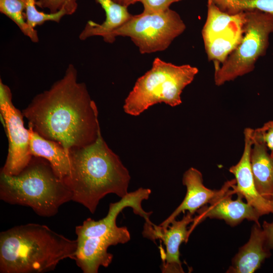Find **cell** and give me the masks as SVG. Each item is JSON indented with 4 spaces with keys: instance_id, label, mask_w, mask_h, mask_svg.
<instances>
[{
    "instance_id": "obj_16",
    "label": "cell",
    "mask_w": 273,
    "mask_h": 273,
    "mask_svg": "<svg viewBox=\"0 0 273 273\" xmlns=\"http://www.w3.org/2000/svg\"><path fill=\"white\" fill-rule=\"evenodd\" d=\"M268 151L263 143L253 141L250 163L257 191L264 198L273 200V156Z\"/></svg>"
},
{
    "instance_id": "obj_14",
    "label": "cell",
    "mask_w": 273,
    "mask_h": 273,
    "mask_svg": "<svg viewBox=\"0 0 273 273\" xmlns=\"http://www.w3.org/2000/svg\"><path fill=\"white\" fill-rule=\"evenodd\" d=\"M269 249L263 229L256 223L251 229L248 242L240 248L226 272H254L270 255Z\"/></svg>"
},
{
    "instance_id": "obj_13",
    "label": "cell",
    "mask_w": 273,
    "mask_h": 273,
    "mask_svg": "<svg viewBox=\"0 0 273 273\" xmlns=\"http://www.w3.org/2000/svg\"><path fill=\"white\" fill-rule=\"evenodd\" d=\"M183 184L187 188L186 196L181 204L159 226L167 229L171 222L181 212L188 211L193 215L200 208L209 203L221 192L206 188L203 185L201 172L191 167L184 174Z\"/></svg>"
},
{
    "instance_id": "obj_24",
    "label": "cell",
    "mask_w": 273,
    "mask_h": 273,
    "mask_svg": "<svg viewBox=\"0 0 273 273\" xmlns=\"http://www.w3.org/2000/svg\"><path fill=\"white\" fill-rule=\"evenodd\" d=\"M253 141L263 143L269 151L273 152V120L264 123L259 128L252 132Z\"/></svg>"
},
{
    "instance_id": "obj_15",
    "label": "cell",
    "mask_w": 273,
    "mask_h": 273,
    "mask_svg": "<svg viewBox=\"0 0 273 273\" xmlns=\"http://www.w3.org/2000/svg\"><path fill=\"white\" fill-rule=\"evenodd\" d=\"M28 130L31 155L48 160L58 176L64 180L70 172L69 152L58 142L44 138L31 127L28 126Z\"/></svg>"
},
{
    "instance_id": "obj_12",
    "label": "cell",
    "mask_w": 273,
    "mask_h": 273,
    "mask_svg": "<svg viewBox=\"0 0 273 273\" xmlns=\"http://www.w3.org/2000/svg\"><path fill=\"white\" fill-rule=\"evenodd\" d=\"M253 129L246 128L244 133V151L239 161L231 166L229 171L233 173L236 184L233 187L236 194L241 195L259 213L260 215L273 213V200L263 197L257 191L253 177L250 163V153L253 145Z\"/></svg>"
},
{
    "instance_id": "obj_19",
    "label": "cell",
    "mask_w": 273,
    "mask_h": 273,
    "mask_svg": "<svg viewBox=\"0 0 273 273\" xmlns=\"http://www.w3.org/2000/svg\"><path fill=\"white\" fill-rule=\"evenodd\" d=\"M243 37V29L203 39L208 58L214 63H223L237 48Z\"/></svg>"
},
{
    "instance_id": "obj_23",
    "label": "cell",
    "mask_w": 273,
    "mask_h": 273,
    "mask_svg": "<svg viewBox=\"0 0 273 273\" xmlns=\"http://www.w3.org/2000/svg\"><path fill=\"white\" fill-rule=\"evenodd\" d=\"M36 5L49 9L50 13L64 10L69 15L73 14L77 8V0H36Z\"/></svg>"
},
{
    "instance_id": "obj_27",
    "label": "cell",
    "mask_w": 273,
    "mask_h": 273,
    "mask_svg": "<svg viewBox=\"0 0 273 273\" xmlns=\"http://www.w3.org/2000/svg\"><path fill=\"white\" fill-rule=\"evenodd\" d=\"M115 3L121 5L123 6L127 7L131 4H133L135 3L140 2V0H113Z\"/></svg>"
},
{
    "instance_id": "obj_11",
    "label": "cell",
    "mask_w": 273,
    "mask_h": 273,
    "mask_svg": "<svg viewBox=\"0 0 273 273\" xmlns=\"http://www.w3.org/2000/svg\"><path fill=\"white\" fill-rule=\"evenodd\" d=\"M193 215L188 212L181 220H173L167 229L155 224H145L143 236L153 241L161 239L165 246L166 252L162 257V272H184L179 259V248L183 242L187 241L189 236L187 226L193 221Z\"/></svg>"
},
{
    "instance_id": "obj_10",
    "label": "cell",
    "mask_w": 273,
    "mask_h": 273,
    "mask_svg": "<svg viewBox=\"0 0 273 273\" xmlns=\"http://www.w3.org/2000/svg\"><path fill=\"white\" fill-rule=\"evenodd\" d=\"M236 182L235 179L225 182L220 193L209 203V206H204L197 211L198 215L194 218L193 225L188 230L189 235L196 225L207 217L223 219L231 226L246 219L260 225V214L252 206L243 201L241 195L237 194V199H232V195L236 194L233 187Z\"/></svg>"
},
{
    "instance_id": "obj_18",
    "label": "cell",
    "mask_w": 273,
    "mask_h": 273,
    "mask_svg": "<svg viewBox=\"0 0 273 273\" xmlns=\"http://www.w3.org/2000/svg\"><path fill=\"white\" fill-rule=\"evenodd\" d=\"M207 8V19L202 31L203 39L243 29L245 12L230 15L221 11L209 0Z\"/></svg>"
},
{
    "instance_id": "obj_6",
    "label": "cell",
    "mask_w": 273,
    "mask_h": 273,
    "mask_svg": "<svg viewBox=\"0 0 273 273\" xmlns=\"http://www.w3.org/2000/svg\"><path fill=\"white\" fill-rule=\"evenodd\" d=\"M130 206V200L122 198L110 204L105 217L97 221L88 218L75 227L77 245L74 260L83 273H97L100 266L108 267L113 258L108 248L130 240L127 228L116 224L118 214Z\"/></svg>"
},
{
    "instance_id": "obj_2",
    "label": "cell",
    "mask_w": 273,
    "mask_h": 273,
    "mask_svg": "<svg viewBox=\"0 0 273 273\" xmlns=\"http://www.w3.org/2000/svg\"><path fill=\"white\" fill-rule=\"evenodd\" d=\"M70 174L63 181L72 193V201L94 213L100 201L114 194L127 193L130 176L119 156L108 147L101 130L93 143L69 151Z\"/></svg>"
},
{
    "instance_id": "obj_21",
    "label": "cell",
    "mask_w": 273,
    "mask_h": 273,
    "mask_svg": "<svg viewBox=\"0 0 273 273\" xmlns=\"http://www.w3.org/2000/svg\"><path fill=\"white\" fill-rule=\"evenodd\" d=\"M221 11L236 15L259 10L273 15V0H209Z\"/></svg>"
},
{
    "instance_id": "obj_8",
    "label": "cell",
    "mask_w": 273,
    "mask_h": 273,
    "mask_svg": "<svg viewBox=\"0 0 273 273\" xmlns=\"http://www.w3.org/2000/svg\"><path fill=\"white\" fill-rule=\"evenodd\" d=\"M185 29L186 25L179 15L169 8L155 13L143 12L132 15L104 40L113 43L118 36H128L141 54L151 53L165 50Z\"/></svg>"
},
{
    "instance_id": "obj_26",
    "label": "cell",
    "mask_w": 273,
    "mask_h": 273,
    "mask_svg": "<svg viewBox=\"0 0 273 273\" xmlns=\"http://www.w3.org/2000/svg\"><path fill=\"white\" fill-rule=\"evenodd\" d=\"M262 228L265 235L267 244L269 249H273V221L269 223L264 221Z\"/></svg>"
},
{
    "instance_id": "obj_17",
    "label": "cell",
    "mask_w": 273,
    "mask_h": 273,
    "mask_svg": "<svg viewBox=\"0 0 273 273\" xmlns=\"http://www.w3.org/2000/svg\"><path fill=\"white\" fill-rule=\"evenodd\" d=\"M101 5L106 13V19L102 24L88 21L79 35L80 40L93 36H101L104 39L111 32L125 23L131 17L126 7L113 0H95Z\"/></svg>"
},
{
    "instance_id": "obj_20",
    "label": "cell",
    "mask_w": 273,
    "mask_h": 273,
    "mask_svg": "<svg viewBox=\"0 0 273 273\" xmlns=\"http://www.w3.org/2000/svg\"><path fill=\"white\" fill-rule=\"evenodd\" d=\"M25 0H0V12L11 19L21 32L33 42L39 40L36 30L26 22Z\"/></svg>"
},
{
    "instance_id": "obj_25",
    "label": "cell",
    "mask_w": 273,
    "mask_h": 273,
    "mask_svg": "<svg viewBox=\"0 0 273 273\" xmlns=\"http://www.w3.org/2000/svg\"><path fill=\"white\" fill-rule=\"evenodd\" d=\"M181 0H140L144 6L143 12L155 13L165 11L170 5Z\"/></svg>"
},
{
    "instance_id": "obj_28",
    "label": "cell",
    "mask_w": 273,
    "mask_h": 273,
    "mask_svg": "<svg viewBox=\"0 0 273 273\" xmlns=\"http://www.w3.org/2000/svg\"><path fill=\"white\" fill-rule=\"evenodd\" d=\"M270 153L271 155L273 156V152H270Z\"/></svg>"
},
{
    "instance_id": "obj_22",
    "label": "cell",
    "mask_w": 273,
    "mask_h": 273,
    "mask_svg": "<svg viewBox=\"0 0 273 273\" xmlns=\"http://www.w3.org/2000/svg\"><path fill=\"white\" fill-rule=\"evenodd\" d=\"M25 1L26 22L32 28L35 29L36 26L40 25L48 21L59 23L63 16L67 15V12L64 10L49 14L40 12L36 8V0Z\"/></svg>"
},
{
    "instance_id": "obj_5",
    "label": "cell",
    "mask_w": 273,
    "mask_h": 273,
    "mask_svg": "<svg viewBox=\"0 0 273 273\" xmlns=\"http://www.w3.org/2000/svg\"><path fill=\"white\" fill-rule=\"evenodd\" d=\"M198 72L197 68L190 65L177 66L156 58L151 69L137 79L125 99L124 112L136 116L158 103L180 105L183 89Z\"/></svg>"
},
{
    "instance_id": "obj_7",
    "label": "cell",
    "mask_w": 273,
    "mask_h": 273,
    "mask_svg": "<svg viewBox=\"0 0 273 273\" xmlns=\"http://www.w3.org/2000/svg\"><path fill=\"white\" fill-rule=\"evenodd\" d=\"M272 32V15L257 10L245 12L241 42L221 66L214 63L215 84L221 85L253 71L265 54Z\"/></svg>"
},
{
    "instance_id": "obj_3",
    "label": "cell",
    "mask_w": 273,
    "mask_h": 273,
    "mask_svg": "<svg viewBox=\"0 0 273 273\" xmlns=\"http://www.w3.org/2000/svg\"><path fill=\"white\" fill-rule=\"evenodd\" d=\"M77 240L48 226L29 223L0 233L1 273H43L65 259L74 260Z\"/></svg>"
},
{
    "instance_id": "obj_9",
    "label": "cell",
    "mask_w": 273,
    "mask_h": 273,
    "mask_svg": "<svg viewBox=\"0 0 273 273\" xmlns=\"http://www.w3.org/2000/svg\"><path fill=\"white\" fill-rule=\"evenodd\" d=\"M0 110L9 141L8 155L1 172L16 175L26 166L32 157L30 152L29 131L24 127L22 113L12 103L10 88L1 79Z\"/></svg>"
},
{
    "instance_id": "obj_1",
    "label": "cell",
    "mask_w": 273,
    "mask_h": 273,
    "mask_svg": "<svg viewBox=\"0 0 273 273\" xmlns=\"http://www.w3.org/2000/svg\"><path fill=\"white\" fill-rule=\"evenodd\" d=\"M77 77L76 68L69 64L63 77L35 96L22 112L28 126L68 152L93 143L101 130L96 104Z\"/></svg>"
},
{
    "instance_id": "obj_4",
    "label": "cell",
    "mask_w": 273,
    "mask_h": 273,
    "mask_svg": "<svg viewBox=\"0 0 273 273\" xmlns=\"http://www.w3.org/2000/svg\"><path fill=\"white\" fill-rule=\"evenodd\" d=\"M72 193L46 159L32 156L18 174L0 172V199L30 207L38 215L55 216L61 206L72 201Z\"/></svg>"
}]
</instances>
